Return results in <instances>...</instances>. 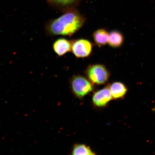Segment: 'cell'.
Instances as JSON below:
<instances>
[{
    "instance_id": "30bf717a",
    "label": "cell",
    "mask_w": 155,
    "mask_h": 155,
    "mask_svg": "<svg viewBox=\"0 0 155 155\" xmlns=\"http://www.w3.org/2000/svg\"><path fill=\"white\" fill-rule=\"evenodd\" d=\"M124 41L123 35L117 30H113L109 33L108 44L113 48H118L122 45Z\"/></svg>"
},
{
    "instance_id": "6da1fadb",
    "label": "cell",
    "mask_w": 155,
    "mask_h": 155,
    "mask_svg": "<svg viewBox=\"0 0 155 155\" xmlns=\"http://www.w3.org/2000/svg\"><path fill=\"white\" fill-rule=\"evenodd\" d=\"M86 21V17L76 8L71 9L49 21L46 25V31L51 36H71L82 28Z\"/></svg>"
},
{
    "instance_id": "ba28073f",
    "label": "cell",
    "mask_w": 155,
    "mask_h": 155,
    "mask_svg": "<svg viewBox=\"0 0 155 155\" xmlns=\"http://www.w3.org/2000/svg\"><path fill=\"white\" fill-rule=\"evenodd\" d=\"M112 98L117 99L124 98L127 91V88L124 84L120 82H115L109 85Z\"/></svg>"
},
{
    "instance_id": "277c9868",
    "label": "cell",
    "mask_w": 155,
    "mask_h": 155,
    "mask_svg": "<svg viewBox=\"0 0 155 155\" xmlns=\"http://www.w3.org/2000/svg\"><path fill=\"white\" fill-rule=\"evenodd\" d=\"M92 47V44L90 41L79 39L72 40L71 51L78 58H87L91 54Z\"/></svg>"
},
{
    "instance_id": "8fae6325",
    "label": "cell",
    "mask_w": 155,
    "mask_h": 155,
    "mask_svg": "<svg viewBox=\"0 0 155 155\" xmlns=\"http://www.w3.org/2000/svg\"><path fill=\"white\" fill-rule=\"evenodd\" d=\"M73 155H94L95 153L91 150L90 147L84 144H77L74 146L72 152Z\"/></svg>"
},
{
    "instance_id": "9c48e42d",
    "label": "cell",
    "mask_w": 155,
    "mask_h": 155,
    "mask_svg": "<svg viewBox=\"0 0 155 155\" xmlns=\"http://www.w3.org/2000/svg\"><path fill=\"white\" fill-rule=\"evenodd\" d=\"M93 38L95 43L99 47L105 45L108 43L109 34L104 28L99 29L93 34Z\"/></svg>"
},
{
    "instance_id": "5b68a950",
    "label": "cell",
    "mask_w": 155,
    "mask_h": 155,
    "mask_svg": "<svg viewBox=\"0 0 155 155\" xmlns=\"http://www.w3.org/2000/svg\"><path fill=\"white\" fill-rule=\"evenodd\" d=\"M112 99H113L110 91L109 85L96 92L92 97V101L94 105L100 107L106 106Z\"/></svg>"
},
{
    "instance_id": "7a4b0ae2",
    "label": "cell",
    "mask_w": 155,
    "mask_h": 155,
    "mask_svg": "<svg viewBox=\"0 0 155 155\" xmlns=\"http://www.w3.org/2000/svg\"><path fill=\"white\" fill-rule=\"evenodd\" d=\"M85 73L89 80L97 85L105 84L110 76L109 71L105 66L100 64L89 65Z\"/></svg>"
},
{
    "instance_id": "52a82bcc",
    "label": "cell",
    "mask_w": 155,
    "mask_h": 155,
    "mask_svg": "<svg viewBox=\"0 0 155 155\" xmlns=\"http://www.w3.org/2000/svg\"><path fill=\"white\" fill-rule=\"evenodd\" d=\"M72 41L65 38H59L56 40L53 44V49L58 56L64 55L71 51Z\"/></svg>"
},
{
    "instance_id": "8992f818",
    "label": "cell",
    "mask_w": 155,
    "mask_h": 155,
    "mask_svg": "<svg viewBox=\"0 0 155 155\" xmlns=\"http://www.w3.org/2000/svg\"><path fill=\"white\" fill-rule=\"evenodd\" d=\"M82 0H48L52 7L64 12L76 8Z\"/></svg>"
},
{
    "instance_id": "3957f363",
    "label": "cell",
    "mask_w": 155,
    "mask_h": 155,
    "mask_svg": "<svg viewBox=\"0 0 155 155\" xmlns=\"http://www.w3.org/2000/svg\"><path fill=\"white\" fill-rule=\"evenodd\" d=\"M93 83L84 76L75 75L71 80V89L78 98H82L94 90Z\"/></svg>"
}]
</instances>
